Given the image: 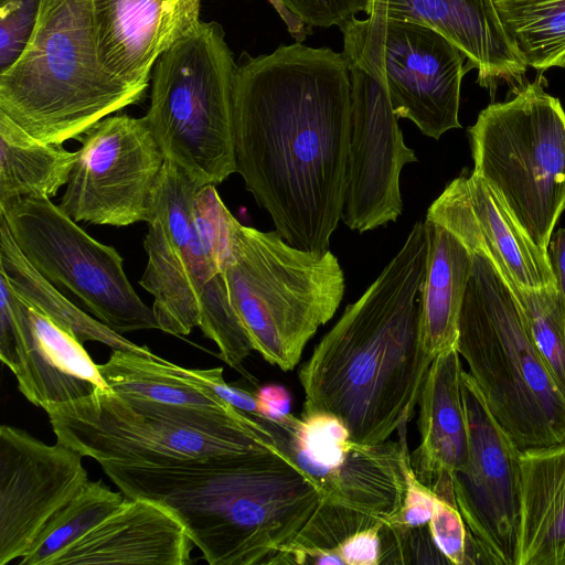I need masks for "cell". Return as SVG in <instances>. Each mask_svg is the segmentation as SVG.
Wrapping results in <instances>:
<instances>
[{
    "label": "cell",
    "mask_w": 565,
    "mask_h": 565,
    "mask_svg": "<svg viewBox=\"0 0 565 565\" xmlns=\"http://www.w3.org/2000/svg\"><path fill=\"white\" fill-rule=\"evenodd\" d=\"M351 78L342 53L301 42L244 54L233 89L236 172L276 232L307 252L329 250L342 218Z\"/></svg>",
    "instance_id": "6da1fadb"
},
{
    "label": "cell",
    "mask_w": 565,
    "mask_h": 565,
    "mask_svg": "<svg viewBox=\"0 0 565 565\" xmlns=\"http://www.w3.org/2000/svg\"><path fill=\"white\" fill-rule=\"evenodd\" d=\"M427 234L416 222L379 277L299 369L303 413L335 416L354 441L375 445L406 427L434 360L426 352L416 297Z\"/></svg>",
    "instance_id": "7a4b0ae2"
},
{
    "label": "cell",
    "mask_w": 565,
    "mask_h": 565,
    "mask_svg": "<svg viewBox=\"0 0 565 565\" xmlns=\"http://www.w3.org/2000/svg\"><path fill=\"white\" fill-rule=\"evenodd\" d=\"M100 466L125 495L169 509L211 565H268L321 500L315 482L282 451L179 466Z\"/></svg>",
    "instance_id": "3957f363"
},
{
    "label": "cell",
    "mask_w": 565,
    "mask_h": 565,
    "mask_svg": "<svg viewBox=\"0 0 565 565\" xmlns=\"http://www.w3.org/2000/svg\"><path fill=\"white\" fill-rule=\"evenodd\" d=\"M429 218L473 255L457 350L490 413L521 451L565 443V393L531 338L512 277L486 244L466 192L440 195Z\"/></svg>",
    "instance_id": "277c9868"
},
{
    "label": "cell",
    "mask_w": 565,
    "mask_h": 565,
    "mask_svg": "<svg viewBox=\"0 0 565 565\" xmlns=\"http://www.w3.org/2000/svg\"><path fill=\"white\" fill-rule=\"evenodd\" d=\"M216 185L199 184L167 160L143 242L148 262L139 280L154 300L159 329L188 335L199 327L220 358L248 381L254 350L228 295L224 269L235 217Z\"/></svg>",
    "instance_id": "5b68a950"
},
{
    "label": "cell",
    "mask_w": 565,
    "mask_h": 565,
    "mask_svg": "<svg viewBox=\"0 0 565 565\" xmlns=\"http://www.w3.org/2000/svg\"><path fill=\"white\" fill-rule=\"evenodd\" d=\"M143 96L103 68L89 0H42L26 49L0 74V111L47 143L77 139Z\"/></svg>",
    "instance_id": "8992f818"
},
{
    "label": "cell",
    "mask_w": 565,
    "mask_h": 565,
    "mask_svg": "<svg viewBox=\"0 0 565 565\" xmlns=\"http://www.w3.org/2000/svg\"><path fill=\"white\" fill-rule=\"evenodd\" d=\"M56 440L99 465L179 466L215 457L281 451L242 411L162 404L111 391L46 411Z\"/></svg>",
    "instance_id": "52a82bcc"
},
{
    "label": "cell",
    "mask_w": 565,
    "mask_h": 565,
    "mask_svg": "<svg viewBox=\"0 0 565 565\" xmlns=\"http://www.w3.org/2000/svg\"><path fill=\"white\" fill-rule=\"evenodd\" d=\"M231 302L263 359L291 371L337 312L344 275L330 252L313 253L235 220L224 269Z\"/></svg>",
    "instance_id": "ba28073f"
},
{
    "label": "cell",
    "mask_w": 565,
    "mask_h": 565,
    "mask_svg": "<svg viewBox=\"0 0 565 565\" xmlns=\"http://www.w3.org/2000/svg\"><path fill=\"white\" fill-rule=\"evenodd\" d=\"M237 64L216 22H200L157 61L145 115L168 161L195 182L236 172L233 89Z\"/></svg>",
    "instance_id": "9c48e42d"
},
{
    "label": "cell",
    "mask_w": 565,
    "mask_h": 565,
    "mask_svg": "<svg viewBox=\"0 0 565 565\" xmlns=\"http://www.w3.org/2000/svg\"><path fill=\"white\" fill-rule=\"evenodd\" d=\"M473 172L547 252L565 211V110L542 78L486 107L468 129Z\"/></svg>",
    "instance_id": "30bf717a"
},
{
    "label": "cell",
    "mask_w": 565,
    "mask_h": 565,
    "mask_svg": "<svg viewBox=\"0 0 565 565\" xmlns=\"http://www.w3.org/2000/svg\"><path fill=\"white\" fill-rule=\"evenodd\" d=\"M343 56L386 88L398 118L412 120L439 139L460 128L458 114L465 54L436 30L380 15L356 17L339 25Z\"/></svg>",
    "instance_id": "8fae6325"
},
{
    "label": "cell",
    "mask_w": 565,
    "mask_h": 565,
    "mask_svg": "<svg viewBox=\"0 0 565 565\" xmlns=\"http://www.w3.org/2000/svg\"><path fill=\"white\" fill-rule=\"evenodd\" d=\"M0 216L31 266L74 294L108 328L120 334L159 329L152 308L129 282L118 252L90 237L50 198L0 203Z\"/></svg>",
    "instance_id": "7c38bea8"
},
{
    "label": "cell",
    "mask_w": 565,
    "mask_h": 565,
    "mask_svg": "<svg viewBox=\"0 0 565 565\" xmlns=\"http://www.w3.org/2000/svg\"><path fill=\"white\" fill-rule=\"evenodd\" d=\"M332 502L387 520L404 500L409 451L406 427L401 440L354 441L333 415L312 412L280 418L252 415Z\"/></svg>",
    "instance_id": "4fadbf2b"
},
{
    "label": "cell",
    "mask_w": 565,
    "mask_h": 565,
    "mask_svg": "<svg viewBox=\"0 0 565 565\" xmlns=\"http://www.w3.org/2000/svg\"><path fill=\"white\" fill-rule=\"evenodd\" d=\"M60 207L76 223L149 222L167 158L145 116H107L77 138Z\"/></svg>",
    "instance_id": "5bb4252c"
},
{
    "label": "cell",
    "mask_w": 565,
    "mask_h": 565,
    "mask_svg": "<svg viewBox=\"0 0 565 565\" xmlns=\"http://www.w3.org/2000/svg\"><path fill=\"white\" fill-rule=\"evenodd\" d=\"M469 433L465 465L452 475L457 508L488 564L514 565L521 450L490 413L469 372L461 374Z\"/></svg>",
    "instance_id": "9a60e30c"
},
{
    "label": "cell",
    "mask_w": 565,
    "mask_h": 565,
    "mask_svg": "<svg viewBox=\"0 0 565 565\" xmlns=\"http://www.w3.org/2000/svg\"><path fill=\"white\" fill-rule=\"evenodd\" d=\"M348 66L351 129L342 220L349 228L363 233L401 215V172L417 158L404 142L385 86L369 72Z\"/></svg>",
    "instance_id": "2e32d148"
},
{
    "label": "cell",
    "mask_w": 565,
    "mask_h": 565,
    "mask_svg": "<svg viewBox=\"0 0 565 565\" xmlns=\"http://www.w3.org/2000/svg\"><path fill=\"white\" fill-rule=\"evenodd\" d=\"M83 456L23 429L0 427V565L21 558L52 519L88 482Z\"/></svg>",
    "instance_id": "e0dca14e"
},
{
    "label": "cell",
    "mask_w": 565,
    "mask_h": 565,
    "mask_svg": "<svg viewBox=\"0 0 565 565\" xmlns=\"http://www.w3.org/2000/svg\"><path fill=\"white\" fill-rule=\"evenodd\" d=\"M89 6L103 68L141 93L158 58L201 22V0H89Z\"/></svg>",
    "instance_id": "ac0fdd59"
},
{
    "label": "cell",
    "mask_w": 565,
    "mask_h": 565,
    "mask_svg": "<svg viewBox=\"0 0 565 565\" xmlns=\"http://www.w3.org/2000/svg\"><path fill=\"white\" fill-rule=\"evenodd\" d=\"M10 286V285H9ZM15 362L10 369L21 394L45 412L111 391L83 344L11 288Z\"/></svg>",
    "instance_id": "d6986e66"
},
{
    "label": "cell",
    "mask_w": 565,
    "mask_h": 565,
    "mask_svg": "<svg viewBox=\"0 0 565 565\" xmlns=\"http://www.w3.org/2000/svg\"><path fill=\"white\" fill-rule=\"evenodd\" d=\"M367 15H380L431 28L456 45L477 70V82L497 90L501 83L514 95L525 85L526 65L510 44L493 0H375Z\"/></svg>",
    "instance_id": "ffe728a7"
},
{
    "label": "cell",
    "mask_w": 565,
    "mask_h": 565,
    "mask_svg": "<svg viewBox=\"0 0 565 565\" xmlns=\"http://www.w3.org/2000/svg\"><path fill=\"white\" fill-rule=\"evenodd\" d=\"M193 542L160 503L125 495L95 529L60 553L51 565H185Z\"/></svg>",
    "instance_id": "44dd1931"
},
{
    "label": "cell",
    "mask_w": 565,
    "mask_h": 565,
    "mask_svg": "<svg viewBox=\"0 0 565 565\" xmlns=\"http://www.w3.org/2000/svg\"><path fill=\"white\" fill-rule=\"evenodd\" d=\"M459 356L457 348H450L431 361L418 399L420 443L409 454L415 476L454 504L452 475L465 465L469 450Z\"/></svg>",
    "instance_id": "7402d4cb"
},
{
    "label": "cell",
    "mask_w": 565,
    "mask_h": 565,
    "mask_svg": "<svg viewBox=\"0 0 565 565\" xmlns=\"http://www.w3.org/2000/svg\"><path fill=\"white\" fill-rule=\"evenodd\" d=\"M514 565H565V443L521 451Z\"/></svg>",
    "instance_id": "603a6c76"
},
{
    "label": "cell",
    "mask_w": 565,
    "mask_h": 565,
    "mask_svg": "<svg viewBox=\"0 0 565 565\" xmlns=\"http://www.w3.org/2000/svg\"><path fill=\"white\" fill-rule=\"evenodd\" d=\"M427 257L420 286L419 326L430 358L457 348L462 302L472 270V252L447 227L427 220Z\"/></svg>",
    "instance_id": "cb8c5ba5"
},
{
    "label": "cell",
    "mask_w": 565,
    "mask_h": 565,
    "mask_svg": "<svg viewBox=\"0 0 565 565\" xmlns=\"http://www.w3.org/2000/svg\"><path fill=\"white\" fill-rule=\"evenodd\" d=\"M477 224L507 267L515 288L556 285L547 252L539 247L502 196L473 171L463 173Z\"/></svg>",
    "instance_id": "d4e9b609"
},
{
    "label": "cell",
    "mask_w": 565,
    "mask_h": 565,
    "mask_svg": "<svg viewBox=\"0 0 565 565\" xmlns=\"http://www.w3.org/2000/svg\"><path fill=\"white\" fill-rule=\"evenodd\" d=\"M0 276L21 299L40 310L82 344L86 341H97L111 350L130 351L148 358L158 356L147 347L127 340L99 320L92 318L65 298L22 255L2 216H0Z\"/></svg>",
    "instance_id": "484cf974"
},
{
    "label": "cell",
    "mask_w": 565,
    "mask_h": 565,
    "mask_svg": "<svg viewBox=\"0 0 565 565\" xmlns=\"http://www.w3.org/2000/svg\"><path fill=\"white\" fill-rule=\"evenodd\" d=\"M98 369L110 388L119 394L222 413L238 411L191 379L185 367L160 356L113 350L107 362L98 364Z\"/></svg>",
    "instance_id": "4316f807"
},
{
    "label": "cell",
    "mask_w": 565,
    "mask_h": 565,
    "mask_svg": "<svg viewBox=\"0 0 565 565\" xmlns=\"http://www.w3.org/2000/svg\"><path fill=\"white\" fill-rule=\"evenodd\" d=\"M76 152L40 141L0 111V203L54 196L67 183Z\"/></svg>",
    "instance_id": "83f0119b"
},
{
    "label": "cell",
    "mask_w": 565,
    "mask_h": 565,
    "mask_svg": "<svg viewBox=\"0 0 565 565\" xmlns=\"http://www.w3.org/2000/svg\"><path fill=\"white\" fill-rule=\"evenodd\" d=\"M519 58L539 71L565 66V0H493Z\"/></svg>",
    "instance_id": "f1b7e54d"
},
{
    "label": "cell",
    "mask_w": 565,
    "mask_h": 565,
    "mask_svg": "<svg viewBox=\"0 0 565 565\" xmlns=\"http://www.w3.org/2000/svg\"><path fill=\"white\" fill-rule=\"evenodd\" d=\"M385 520L321 498L302 529L268 565H343L340 550L355 533Z\"/></svg>",
    "instance_id": "f546056e"
},
{
    "label": "cell",
    "mask_w": 565,
    "mask_h": 565,
    "mask_svg": "<svg viewBox=\"0 0 565 565\" xmlns=\"http://www.w3.org/2000/svg\"><path fill=\"white\" fill-rule=\"evenodd\" d=\"M125 499L100 480L90 481L47 522L20 565H51L67 547L102 523Z\"/></svg>",
    "instance_id": "4dcf8cb0"
},
{
    "label": "cell",
    "mask_w": 565,
    "mask_h": 565,
    "mask_svg": "<svg viewBox=\"0 0 565 565\" xmlns=\"http://www.w3.org/2000/svg\"><path fill=\"white\" fill-rule=\"evenodd\" d=\"M531 338L565 393V298L557 286L515 288Z\"/></svg>",
    "instance_id": "1f68e13d"
},
{
    "label": "cell",
    "mask_w": 565,
    "mask_h": 565,
    "mask_svg": "<svg viewBox=\"0 0 565 565\" xmlns=\"http://www.w3.org/2000/svg\"><path fill=\"white\" fill-rule=\"evenodd\" d=\"M289 33L301 42L312 26L340 25L356 14L369 13L372 0H279Z\"/></svg>",
    "instance_id": "d6a6232c"
},
{
    "label": "cell",
    "mask_w": 565,
    "mask_h": 565,
    "mask_svg": "<svg viewBox=\"0 0 565 565\" xmlns=\"http://www.w3.org/2000/svg\"><path fill=\"white\" fill-rule=\"evenodd\" d=\"M42 0H0V74L26 49L38 24Z\"/></svg>",
    "instance_id": "836d02e7"
},
{
    "label": "cell",
    "mask_w": 565,
    "mask_h": 565,
    "mask_svg": "<svg viewBox=\"0 0 565 565\" xmlns=\"http://www.w3.org/2000/svg\"><path fill=\"white\" fill-rule=\"evenodd\" d=\"M428 526L436 546L449 564H469L473 537L456 504L436 495Z\"/></svg>",
    "instance_id": "e575fe53"
},
{
    "label": "cell",
    "mask_w": 565,
    "mask_h": 565,
    "mask_svg": "<svg viewBox=\"0 0 565 565\" xmlns=\"http://www.w3.org/2000/svg\"><path fill=\"white\" fill-rule=\"evenodd\" d=\"M436 494L414 473L411 462L407 468L406 491L399 510L386 520V523L414 529L428 524L433 515Z\"/></svg>",
    "instance_id": "d590c367"
},
{
    "label": "cell",
    "mask_w": 565,
    "mask_h": 565,
    "mask_svg": "<svg viewBox=\"0 0 565 565\" xmlns=\"http://www.w3.org/2000/svg\"><path fill=\"white\" fill-rule=\"evenodd\" d=\"M185 371L191 379L207 387L233 407L249 415L259 413L255 392L226 383L223 377V367L185 369Z\"/></svg>",
    "instance_id": "8d00e7d4"
},
{
    "label": "cell",
    "mask_w": 565,
    "mask_h": 565,
    "mask_svg": "<svg viewBox=\"0 0 565 565\" xmlns=\"http://www.w3.org/2000/svg\"><path fill=\"white\" fill-rule=\"evenodd\" d=\"M384 523L355 533L342 545L343 565H380V530Z\"/></svg>",
    "instance_id": "74e56055"
},
{
    "label": "cell",
    "mask_w": 565,
    "mask_h": 565,
    "mask_svg": "<svg viewBox=\"0 0 565 565\" xmlns=\"http://www.w3.org/2000/svg\"><path fill=\"white\" fill-rule=\"evenodd\" d=\"M0 359L9 369L15 362V319L12 291L2 276H0Z\"/></svg>",
    "instance_id": "f35d334b"
},
{
    "label": "cell",
    "mask_w": 565,
    "mask_h": 565,
    "mask_svg": "<svg viewBox=\"0 0 565 565\" xmlns=\"http://www.w3.org/2000/svg\"><path fill=\"white\" fill-rule=\"evenodd\" d=\"M255 395L259 411L257 415L277 419L289 414L291 398L284 386L268 384L259 387Z\"/></svg>",
    "instance_id": "ab89813d"
},
{
    "label": "cell",
    "mask_w": 565,
    "mask_h": 565,
    "mask_svg": "<svg viewBox=\"0 0 565 565\" xmlns=\"http://www.w3.org/2000/svg\"><path fill=\"white\" fill-rule=\"evenodd\" d=\"M547 254L558 290L565 298V228L553 232Z\"/></svg>",
    "instance_id": "60d3db41"
},
{
    "label": "cell",
    "mask_w": 565,
    "mask_h": 565,
    "mask_svg": "<svg viewBox=\"0 0 565 565\" xmlns=\"http://www.w3.org/2000/svg\"><path fill=\"white\" fill-rule=\"evenodd\" d=\"M374 1H375V0H372V4H373V2H374ZM372 4H371V7H372ZM370 9H371V8H370ZM369 12H370V11H369Z\"/></svg>",
    "instance_id": "b9f144b4"
},
{
    "label": "cell",
    "mask_w": 565,
    "mask_h": 565,
    "mask_svg": "<svg viewBox=\"0 0 565 565\" xmlns=\"http://www.w3.org/2000/svg\"><path fill=\"white\" fill-rule=\"evenodd\" d=\"M565 67V66H564Z\"/></svg>",
    "instance_id": "7bdbcfd3"
}]
</instances>
